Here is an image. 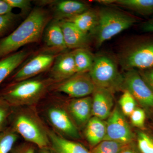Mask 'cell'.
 <instances>
[{"instance_id":"6da1fadb","label":"cell","mask_w":153,"mask_h":153,"mask_svg":"<svg viewBox=\"0 0 153 153\" xmlns=\"http://www.w3.org/2000/svg\"><path fill=\"white\" fill-rule=\"evenodd\" d=\"M47 11L33 9L27 18L9 36L0 40V59L16 52L21 47L40 41L49 22Z\"/></svg>"},{"instance_id":"7a4b0ae2","label":"cell","mask_w":153,"mask_h":153,"mask_svg":"<svg viewBox=\"0 0 153 153\" xmlns=\"http://www.w3.org/2000/svg\"><path fill=\"white\" fill-rule=\"evenodd\" d=\"M56 83L51 77L26 79L10 85L0 97L15 108L31 106L40 101L49 87Z\"/></svg>"},{"instance_id":"3957f363","label":"cell","mask_w":153,"mask_h":153,"mask_svg":"<svg viewBox=\"0 0 153 153\" xmlns=\"http://www.w3.org/2000/svg\"><path fill=\"white\" fill-rule=\"evenodd\" d=\"M11 127L27 143L40 149L50 145L49 131L34 111L25 108L14 110L11 114Z\"/></svg>"},{"instance_id":"277c9868","label":"cell","mask_w":153,"mask_h":153,"mask_svg":"<svg viewBox=\"0 0 153 153\" xmlns=\"http://www.w3.org/2000/svg\"><path fill=\"white\" fill-rule=\"evenodd\" d=\"M98 12V23L91 36L98 47L136 22L132 16L117 9L103 7Z\"/></svg>"},{"instance_id":"5b68a950","label":"cell","mask_w":153,"mask_h":153,"mask_svg":"<svg viewBox=\"0 0 153 153\" xmlns=\"http://www.w3.org/2000/svg\"><path fill=\"white\" fill-rule=\"evenodd\" d=\"M118 62L126 70L153 68V38L134 40L124 46L118 56Z\"/></svg>"},{"instance_id":"8992f818","label":"cell","mask_w":153,"mask_h":153,"mask_svg":"<svg viewBox=\"0 0 153 153\" xmlns=\"http://www.w3.org/2000/svg\"><path fill=\"white\" fill-rule=\"evenodd\" d=\"M89 74L96 87L105 88L113 93L123 90V75L120 72L117 62L108 54L95 55Z\"/></svg>"},{"instance_id":"52a82bcc","label":"cell","mask_w":153,"mask_h":153,"mask_svg":"<svg viewBox=\"0 0 153 153\" xmlns=\"http://www.w3.org/2000/svg\"><path fill=\"white\" fill-rule=\"evenodd\" d=\"M123 90L129 91L144 108L153 111V91L136 69L127 71L123 75Z\"/></svg>"},{"instance_id":"ba28073f","label":"cell","mask_w":153,"mask_h":153,"mask_svg":"<svg viewBox=\"0 0 153 153\" xmlns=\"http://www.w3.org/2000/svg\"><path fill=\"white\" fill-rule=\"evenodd\" d=\"M47 120L58 133L73 140L80 139L78 128L68 111L62 106L54 105L49 106L46 111Z\"/></svg>"},{"instance_id":"9c48e42d","label":"cell","mask_w":153,"mask_h":153,"mask_svg":"<svg viewBox=\"0 0 153 153\" xmlns=\"http://www.w3.org/2000/svg\"><path fill=\"white\" fill-rule=\"evenodd\" d=\"M56 83L55 90L66 94L72 98L88 96L93 94L96 87L89 73H76L68 79Z\"/></svg>"},{"instance_id":"30bf717a","label":"cell","mask_w":153,"mask_h":153,"mask_svg":"<svg viewBox=\"0 0 153 153\" xmlns=\"http://www.w3.org/2000/svg\"><path fill=\"white\" fill-rule=\"evenodd\" d=\"M106 133L104 140L123 143H131L134 135L125 115L117 106L115 107L106 122Z\"/></svg>"},{"instance_id":"8fae6325","label":"cell","mask_w":153,"mask_h":153,"mask_svg":"<svg viewBox=\"0 0 153 153\" xmlns=\"http://www.w3.org/2000/svg\"><path fill=\"white\" fill-rule=\"evenodd\" d=\"M56 57L55 54L51 53H42L36 55L14 74V82L31 79L47 71L52 67Z\"/></svg>"},{"instance_id":"7c38bea8","label":"cell","mask_w":153,"mask_h":153,"mask_svg":"<svg viewBox=\"0 0 153 153\" xmlns=\"http://www.w3.org/2000/svg\"><path fill=\"white\" fill-rule=\"evenodd\" d=\"M66 107V110L78 128L85 127L92 117V98L90 97L72 98Z\"/></svg>"},{"instance_id":"4fadbf2b","label":"cell","mask_w":153,"mask_h":153,"mask_svg":"<svg viewBox=\"0 0 153 153\" xmlns=\"http://www.w3.org/2000/svg\"><path fill=\"white\" fill-rule=\"evenodd\" d=\"M55 19L58 21L68 20L90 9L89 5L75 0L50 1Z\"/></svg>"},{"instance_id":"5bb4252c","label":"cell","mask_w":153,"mask_h":153,"mask_svg":"<svg viewBox=\"0 0 153 153\" xmlns=\"http://www.w3.org/2000/svg\"><path fill=\"white\" fill-rule=\"evenodd\" d=\"M92 94V116L103 120L108 118L113 110L114 101L113 92L105 88L96 86Z\"/></svg>"},{"instance_id":"9a60e30c","label":"cell","mask_w":153,"mask_h":153,"mask_svg":"<svg viewBox=\"0 0 153 153\" xmlns=\"http://www.w3.org/2000/svg\"><path fill=\"white\" fill-rule=\"evenodd\" d=\"M76 73L72 52H65L55 58L51 67L50 77L57 83L68 79Z\"/></svg>"},{"instance_id":"2e32d148","label":"cell","mask_w":153,"mask_h":153,"mask_svg":"<svg viewBox=\"0 0 153 153\" xmlns=\"http://www.w3.org/2000/svg\"><path fill=\"white\" fill-rule=\"evenodd\" d=\"M59 22L68 49H88L91 36L83 33L71 22L66 21Z\"/></svg>"},{"instance_id":"e0dca14e","label":"cell","mask_w":153,"mask_h":153,"mask_svg":"<svg viewBox=\"0 0 153 153\" xmlns=\"http://www.w3.org/2000/svg\"><path fill=\"white\" fill-rule=\"evenodd\" d=\"M43 36L45 45L52 52L62 53L68 49L58 20L54 19L48 23Z\"/></svg>"},{"instance_id":"ac0fdd59","label":"cell","mask_w":153,"mask_h":153,"mask_svg":"<svg viewBox=\"0 0 153 153\" xmlns=\"http://www.w3.org/2000/svg\"><path fill=\"white\" fill-rule=\"evenodd\" d=\"M49 136L52 152L54 153H91L81 144L65 138L52 131Z\"/></svg>"},{"instance_id":"d6986e66","label":"cell","mask_w":153,"mask_h":153,"mask_svg":"<svg viewBox=\"0 0 153 153\" xmlns=\"http://www.w3.org/2000/svg\"><path fill=\"white\" fill-rule=\"evenodd\" d=\"M85 138L93 148L104 140L106 133V122L95 117L91 118L85 126Z\"/></svg>"},{"instance_id":"ffe728a7","label":"cell","mask_w":153,"mask_h":153,"mask_svg":"<svg viewBox=\"0 0 153 153\" xmlns=\"http://www.w3.org/2000/svg\"><path fill=\"white\" fill-rule=\"evenodd\" d=\"M64 21L71 22L83 33L91 36L98 23V10L89 9L76 16Z\"/></svg>"},{"instance_id":"44dd1931","label":"cell","mask_w":153,"mask_h":153,"mask_svg":"<svg viewBox=\"0 0 153 153\" xmlns=\"http://www.w3.org/2000/svg\"><path fill=\"white\" fill-rule=\"evenodd\" d=\"M29 55L27 51L22 50L11 54L0 60V84L19 67Z\"/></svg>"},{"instance_id":"7402d4cb","label":"cell","mask_w":153,"mask_h":153,"mask_svg":"<svg viewBox=\"0 0 153 153\" xmlns=\"http://www.w3.org/2000/svg\"><path fill=\"white\" fill-rule=\"evenodd\" d=\"M76 73H89L93 66L94 57L88 49H78L72 51Z\"/></svg>"},{"instance_id":"603a6c76","label":"cell","mask_w":153,"mask_h":153,"mask_svg":"<svg viewBox=\"0 0 153 153\" xmlns=\"http://www.w3.org/2000/svg\"><path fill=\"white\" fill-rule=\"evenodd\" d=\"M113 4L143 16L153 14V0H114Z\"/></svg>"},{"instance_id":"cb8c5ba5","label":"cell","mask_w":153,"mask_h":153,"mask_svg":"<svg viewBox=\"0 0 153 153\" xmlns=\"http://www.w3.org/2000/svg\"><path fill=\"white\" fill-rule=\"evenodd\" d=\"M19 134L11 127L0 132V153H10L18 140Z\"/></svg>"},{"instance_id":"d4e9b609","label":"cell","mask_w":153,"mask_h":153,"mask_svg":"<svg viewBox=\"0 0 153 153\" xmlns=\"http://www.w3.org/2000/svg\"><path fill=\"white\" fill-rule=\"evenodd\" d=\"M128 144L104 140L92 148L91 152V153H120Z\"/></svg>"},{"instance_id":"484cf974","label":"cell","mask_w":153,"mask_h":153,"mask_svg":"<svg viewBox=\"0 0 153 153\" xmlns=\"http://www.w3.org/2000/svg\"><path fill=\"white\" fill-rule=\"evenodd\" d=\"M137 102L131 94L126 90L119 100V104L121 111L125 116H130L133 111L136 108Z\"/></svg>"},{"instance_id":"4316f807","label":"cell","mask_w":153,"mask_h":153,"mask_svg":"<svg viewBox=\"0 0 153 153\" xmlns=\"http://www.w3.org/2000/svg\"><path fill=\"white\" fill-rule=\"evenodd\" d=\"M137 148L140 153H153V137L145 132L137 133Z\"/></svg>"},{"instance_id":"83f0119b","label":"cell","mask_w":153,"mask_h":153,"mask_svg":"<svg viewBox=\"0 0 153 153\" xmlns=\"http://www.w3.org/2000/svg\"><path fill=\"white\" fill-rule=\"evenodd\" d=\"M14 108L0 97V132L6 129Z\"/></svg>"},{"instance_id":"f1b7e54d","label":"cell","mask_w":153,"mask_h":153,"mask_svg":"<svg viewBox=\"0 0 153 153\" xmlns=\"http://www.w3.org/2000/svg\"><path fill=\"white\" fill-rule=\"evenodd\" d=\"M17 19V15L12 12L0 15V37L9 31Z\"/></svg>"},{"instance_id":"f546056e","label":"cell","mask_w":153,"mask_h":153,"mask_svg":"<svg viewBox=\"0 0 153 153\" xmlns=\"http://www.w3.org/2000/svg\"><path fill=\"white\" fill-rule=\"evenodd\" d=\"M132 124L139 128H144L146 114L144 110L139 107H136L130 116Z\"/></svg>"},{"instance_id":"4dcf8cb0","label":"cell","mask_w":153,"mask_h":153,"mask_svg":"<svg viewBox=\"0 0 153 153\" xmlns=\"http://www.w3.org/2000/svg\"><path fill=\"white\" fill-rule=\"evenodd\" d=\"M12 8H17L21 10L23 15L31 12V1L29 0H5Z\"/></svg>"},{"instance_id":"1f68e13d","label":"cell","mask_w":153,"mask_h":153,"mask_svg":"<svg viewBox=\"0 0 153 153\" xmlns=\"http://www.w3.org/2000/svg\"><path fill=\"white\" fill-rule=\"evenodd\" d=\"M10 153H36L35 146L27 143L15 146Z\"/></svg>"},{"instance_id":"d6a6232c","label":"cell","mask_w":153,"mask_h":153,"mask_svg":"<svg viewBox=\"0 0 153 153\" xmlns=\"http://www.w3.org/2000/svg\"><path fill=\"white\" fill-rule=\"evenodd\" d=\"M138 71L143 79L153 91V68Z\"/></svg>"},{"instance_id":"836d02e7","label":"cell","mask_w":153,"mask_h":153,"mask_svg":"<svg viewBox=\"0 0 153 153\" xmlns=\"http://www.w3.org/2000/svg\"><path fill=\"white\" fill-rule=\"evenodd\" d=\"M12 10V7L5 0H0V15L11 13Z\"/></svg>"},{"instance_id":"e575fe53","label":"cell","mask_w":153,"mask_h":153,"mask_svg":"<svg viewBox=\"0 0 153 153\" xmlns=\"http://www.w3.org/2000/svg\"><path fill=\"white\" fill-rule=\"evenodd\" d=\"M141 29L146 33H153V19L149 20L143 23Z\"/></svg>"},{"instance_id":"d590c367","label":"cell","mask_w":153,"mask_h":153,"mask_svg":"<svg viewBox=\"0 0 153 153\" xmlns=\"http://www.w3.org/2000/svg\"><path fill=\"white\" fill-rule=\"evenodd\" d=\"M120 153H140L138 149L137 148L135 147L131 143L129 144L124 148Z\"/></svg>"},{"instance_id":"8d00e7d4","label":"cell","mask_w":153,"mask_h":153,"mask_svg":"<svg viewBox=\"0 0 153 153\" xmlns=\"http://www.w3.org/2000/svg\"><path fill=\"white\" fill-rule=\"evenodd\" d=\"M39 153H54L52 152V150H50L48 149V148L46 149H40V152Z\"/></svg>"},{"instance_id":"74e56055","label":"cell","mask_w":153,"mask_h":153,"mask_svg":"<svg viewBox=\"0 0 153 153\" xmlns=\"http://www.w3.org/2000/svg\"><path fill=\"white\" fill-rule=\"evenodd\" d=\"M152 19H153V14L152 15Z\"/></svg>"}]
</instances>
